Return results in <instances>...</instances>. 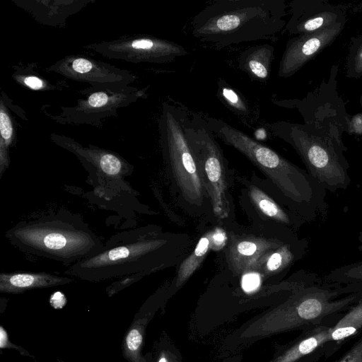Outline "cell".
I'll list each match as a JSON object with an SVG mask.
<instances>
[{
    "mask_svg": "<svg viewBox=\"0 0 362 362\" xmlns=\"http://www.w3.org/2000/svg\"><path fill=\"white\" fill-rule=\"evenodd\" d=\"M341 316L302 331L286 344L276 346L272 357L267 362H317L323 356H328L329 352L336 351V344L329 341V337Z\"/></svg>",
    "mask_w": 362,
    "mask_h": 362,
    "instance_id": "4fadbf2b",
    "label": "cell"
},
{
    "mask_svg": "<svg viewBox=\"0 0 362 362\" xmlns=\"http://www.w3.org/2000/svg\"><path fill=\"white\" fill-rule=\"evenodd\" d=\"M322 279L327 282L355 285L362 288V261L337 267Z\"/></svg>",
    "mask_w": 362,
    "mask_h": 362,
    "instance_id": "4316f807",
    "label": "cell"
},
{
    "mask_svg": "<svg viewBox=\"0 0 362 362\" xmlns=\"http://www.w3.org/2000/svg\"><path fill=\"white\" fill-rule=\"evenodd\" d=\"M148 88L132 86L119 89L90 86L79 90L83 98L78 99L75 105L61 107L59 114L49 117L60 124L102 127L105 119L118 116L119 109L126 107L139 99L147 98Z\"/></svg>",
    "mask_w": 362,
    "mask_h": 362,
    "instance_id": "9c48e42d",
    "label": "cell"
},
{
    "mask_svg": "<svg viewBox=\"0 0 362 362\" xmlns=\"http://www.w3.org/2000/svg\"><path fill=\"white\" fill-rule=\"evenodd\" d=\"M11 77L20 86L35 91H50L58 88L28 66H13Z\"/></svg>",
    "mask_w": 362,
    "mask_h": 362,
    "instance_id": "d4e9b609",
    "label": "cell"
},
{
    "mask_svg": "<svg viewBox=\"0 0 362 362\" xmlns=\"http://www.w3.org/2000/svg\"><path fill=\"white\" fill-rule=\"evenodd\" d=\"M267 127L272 135L293 147L308 173L327 191L335 192L350 185L349 165L339 140L314 133L305 124L277 122Z\"/></svg>",
    "mask_w": 362,
    "mask_h": 362,
    "instance_id": "8992f818",
    "label": "cell"
},
{
    "mask_svg": "<svg viewBox=\"0 0 362 362\" xmlns=\"http://www.w3.org/2000/svg\"><path fill=\"white\" fill-rule=\"evenodd\" d=\"M249 194L258 211L269 218L286 225H300L305 222L301 218L291 217L274 200L255 186L250 187Z\"/></svg>",
    "mask_w": 362,
    "mask_h": 362,
    "instance_id": "7402d4cb",
    "label": "cell"
},
{
    "mask_svg": "<svg viewBox=\"0 0 362 362\" xmlns=\"http://www.w3.org/2000/svg\"><path fill=\"white\" fill-rule=\"evenodd\" d=\"M51 141L59 147L75 155L90 176L96 177L95 190L103 194L107 193V188L124 187L132 189L124 177L132 174L134 166L119 154L93 144L84 146L75 139L65 136L52 133Z\"/></svg>",
    "mask_w": 362,
    "mask_h": 362,
    "instance_id": "30bf717a",
    "label": "cell"
},
{
    "mask_svg": "<svg viewBox=\"0 0 362 362\" xmlns=\"http://www.w3.org/2000/svg\"><path fill=\"white\" fill-rule=\"evenodd\" d=\"M262 285V279L260 274L255 271H250L244 273L241 279V289L247 296H253L259 291Z\"/></svg>",
    "mask_w": 362,
    "mask_h": 362,
    "instance_id": "f1b7e54d",
    "label": "cell"
},
{
    "mask_svg": "<svg viewBox=\"0 0 362 362\" xmlns=\"http://www.w3.org/2000/svg\"><path fill=\"white\" fill-rule=\"evenodd\" d=\"M307 247V241L296 245L284 243L266 255L257 269L267 276L279 274L300 258L305 252Z\"/></svg>",
    "mask_w": 362,
    "mask_h": 362,
    "instance_id": "d6986e66",
    "label": "cell"
},
{
    "mask_svg": "<svg viewBox=\"0 0 362 362\" xmlns=\"http://www.w3.org/2000/svg\"><path fill=\"white\" fill-rule=\"evenodd\" d=\"M17 126L2 98H0V179L11 163L10 149L16 146Z\"/></svg>",
    "mask_w": 362,
    "mask_h": 362,
    "instance_id": "ffe728a7",
    "label": "cell"
},
{
    "mask_svg": "<svg viewBox=\"0 0 362 362\" xmlns=\"http://www.w3.org/2000/svg\"><path fill=\"white\" fill-rule=\"evenodd\" d=\"M21 252L73 265L98 252L103 241L81 215L61 209L18 222L5 233Z\"/></svg>",
    "mask_w": 362,
    "mask_h": 362,
    "instance_id": "277c9868",
    "label": "cell"
},
{
    "mask_svg": "<svg viewBox=\"0 0 362 362\" xmlns=\"http://www.w3.org/2000/svg\"><path fill=\"white\" fill-rule=\"evenodd\" d=\"M336 362H362V336Z\"/></svg>",
    "mask_w": 362,
    "mask_h": 362,
    "instance_id": "4dcf8cb0",
    "label": "cell"
},
{
    "mask_svg": "<svg viewBox=\"0 0 362 362\" xmlns=\"http://www.w3.org/2000/svg\"><path fill=\"white\" fill-rule=\"evenodd\" d=\"M83 47L105 58L134 64L170 63L188 54V51L177 43L147 34L123 36L88 44Z\"/></svg>",
    "mask_w": 362,
    "mask_h": 362,
    "instance_id": "8fae6325",
    "label": "cell"
},
{
    "mask_svg": "<svg viewBox=\"0 0 362 362\" xmlns=\"http://www.w3.org/2000/svg\"><path fill=\"white\" fill-rule=\"evenodd\" d=\"M349 129L357 134H362V114L354 115L349 123Z\"/></svg>",
    "mask_w": 362,
    "mask_h": 362,
    "instance_id": "836d02e7",
    "label": "cell"
},
{
    "mask_svg": "<svg viewBox=\"0 0 362 362\" xmlns=\"http://www.w3.org/2000/svg\"><path fill=\"white\" fill-rule=\"evenodd\" d=\"M74 279L45 272H14L0 274V291L20 293L28 290L44 288L70 284Z\"/></svg>",
    "mask_w": 362,
    "mask_h": 362,
    "instance_id": "e0dca14e",
    "label": "cell"
},
{
    "mask_svg": "<svg viewBox=\"0 0 362 362\" xmlns=\"http://www.w3.org/2000/svg\"><path fill=\"white\" fill-rule=\"evenodd\" d=\"M226 242L225 233L220 228H217L212 231L211 236V248L218 250L222 247Z\"/></svg>",
    "mask_w": 362,
    "mask_h": 362,
    "instance_id": "1f68e13d",
    "label": "cell"
},
{
    "mask_svg": "<svg viewBox=\"0 0 362 362\" xmlns=\"http://www.w3.org/2000/svg\"><path fill=\"white\" fill-rule=\"evenodd\" d=\"M362 329V298L341 315L332 327L329 341L336 345Z\"/></svg>",
    "mask_w": 362,
    "mask_h": 362,
    "instance_id": "44dd1931",
    "label": "cell"
},
{
    "mask_svg": "<svg viewBox=\"0 0 362 362\" xmlns=\"http://www.w3.org/2000/svg\"><path fill=\"white\" fill-rule=\"evenodd\" d=\"M339 16L325 11L310 18H291L286 29L291 34H304L315 32L338 22Z\"/></svg>",
    "mask_w": 362,
    "mask_h": 362,
    "instance_id": "cb8c5ba5",
    "label": "cell"
},
{
    "mask_svg": "<svg viewBox=\"0 0 362 362\" xmlns=\"http://www.w3.org/2000/svg\"><path fill=\"white\" fill-rule=\"evenodd\" d=\"M167 240L150 227L112 235L94 255L79 260L66 274L88 281L117 277H141L156 268L157 255Z\"/></svg>",
    "mask_w": 362,
    "mask_h": 362,
    "instance_id": "5b68a950",
    "label": "cell"
},
{
    "mask_svg": "<svg viewBox=\"0 0 362 362\" xmlns=\"http://www.w3.org/2000/svg\"><path fill=\"white\" fill-rule=\"evenodd\" d=\"M204 117L216 137L244 155L272 181L296 216L310 222L327 214V190L308 172L224 120Z\"/></svg>",
    "mask_w": 362,
    "mask_h": 362,
    "instance_id": "7a4b0ae2",
    "label": "cell"
},
{
    "mask_svg": "<svg viewBox=\"0 0 362 362\" xmlns=\"http://www.w3.org/2000/svg\"><path fill=\"white\" fill-rule=\"evenodd\" d=\"M354 69L357 74H362V44L359 47L355 57Z\"/></svg>",
    "mask_w": 362,
    "mask_h": 362,
    "instance_id": "e575fe53",
    "label": "cell"
},
{
    "mask_svg": "<svg viewBox=\"0 0 362 362\" xmlns=\"http://www.w3.org/2000/svg\"><path fill=\"white\" fill-rule=\"evenodd\" d=\"M274 59V47L272 45H254L239 55L238 68L251 80L265 83L269 78Z\"/></svg>",
    "mask_w": 362,
    "mask_h": 362,
    "instance_id": "ac0fdd59",
    "label": "cell"
},
{
    "mask_svg": "<svg viewBox=\"0 0 362 362\" xmlns=\"http://www.w3.org/2000/svg\"><path fill=\"white\" fill-rule=\"evenodd\" d=\"M283 244L279 240L233 236L228 251V266L235 276L255 271L266 255Z\"/></svg>",
    "mask_w": 362,
    "mask_h": 362,
    "instance_id": "9a60e30c",
    "label": "cell"
},
{
    "mask_svg": "<svg viewBox=\"0 0 362 362\" xmlns=\"http://www.w3.org/2000/svg\"><path fill=\"white\" fill-rule=\"evenodd\" d=\"M1 98L4 100V103L9 109L12 108V110L15 113L18 114L21 118L24 120H28L23 110L11 103V99L8 97L7 94L4 90H1Z\"/></svg>",
    "mask_w": 362,
    "mask_h": 362,
    "instance_id": "d6a6232c",
    "label": "cell"
},
{
    "mask_svg": "<svg viewBox=\"0 0 362 362\" xmlns=\"http://www.w3.org/2000/svg\"><path fill=\"white\" fill-rule=\"evenodd\" d=\"M184 133L194 158L213 211L218 219L227 218L230 207L227 197L226 159L216 136L209 129L204 117L185 110Z\"/></svg>",
    "mask_w": 362,
    "mask_h": 362,
    "instance_id": "52a82bcc",
    "label": "cell"
},
{
    "mask_svg": "<svg viewBox=\"0 0 362 362\" xmlns=\"http://www.w3.org/2000/svg\"><path fill=\"white\" fill-rule=\"evenodd\" d=\"M45 71L98 88H123L136 80V75L128 70L83 54L65 56Z\"/></svg>",
    "mask_w": 362,
    "mask_h": 362,
    "instance_id": "7c38bea8",
    "label": "cell"
},
{
    "mask_svg": "<svg viewBox=\"0 0 362 362\" xmlns=\"http://www.w3.org/2000/svg\"><path fill=\"white\" fill-rule=\"evenodd\" d=\"M154 362H185L180 349L167 334L160 340Z\"/></svg>",
    "mask_w": 362,
    "mask_h": 362,
    "instance_id": "83f0119b",
    "label": "cell"
},
{
    "mask_svg": "<svg viewBox=\"0 0 362 362\" xmlns=\"http://www.w3.org/2000/svg\"><path fill=\"white\" fill-rule=\"evenodd\" d=\"M219 362H243L242 354H236L222 358Z\"/></svg>",
    "mask_w": 362,
    "mask_h": 362,
    "instance_id": "8d00e7d4",
    "label": "cell"
},
{
    "mask_svg": "<svg viewBox=\"0 0 362 362\" xmlns=\"http://www.w3.org/2000/svg\"><path fill=\"white\" fill-rule=\"evenodd\" d=\"M8 345V335L4 329L0 328V346L1 348H7Z\"/></svg>",
    "mask_w": 362,
    "mask_h": 362,
    "instance_id": "d590c367",
    "label": "cell"
},
{
    "mask_svg": "<svg viewBox=\"0 0 362 362\" xmlns=\"http://www.w3.org/2000/svg\"><path fill=\"white\" fill-rule=\"evenodd\" d=\"M362 298L355 285L325 281L322 278L293 292L228 333L218 349L219 358L240 354L255 343L284 332H301L342 315Z\"/></svg>",
    "mask_w": 362,
    "mask_h": 362,
    "instance_id": "6da1fadb",
    "label": "cell"
},
{
    "mask_svg": "<svg viewBox=\"0 0 362 362\" xmlns=\"http://www.w3.org/2000/svg\"><path fill=\"white\" fill-rule=\"evenodd\" d=\"M344 23H336L323 29L291 39L279 62L278 76L287 78L293 75L306 62L331 43L340 33Z\"/></svg>",
    "mask_w": 362,
    "mask_h": 362,
    "instance_id": "5bb4252c",
    "label": "cell"
},
{
    "mask_svg": "<svg viewBox=\"0 0 362 362\" xmlns=\"http://www.w3.org/2000/svg\"><path fill=\"white\" fill-rule=\"evenodd\" d=\"M212 232H209L199 240L194 251L181 264L177 272L175 288L178 289L187 281V279L198 269L205 256L211 248Z\"/></svg>",
    "mask_w": 362,
    "mask_h": 362,
    "instance_id": "603a6c76",
    "label": "cell"
},
{
    "mask_svg": "<svg viewBox=\"0 0 362 362\" xmlns=\"http://www.w3.org/2000/svg\"><path fill=\"white\" fill-rule=\"evenodd\" d=\"M143 328L144 327H134L132 329L127 337L126 345L129 351L134 354L139 353L143 341Z\"/></svg>",
    "mask_w": 362,
    "mask_h": 362,
    "instance_id": "f546056e",
    "label": "cell"
},
{
    "mask_svg": "<svg viewBox=\"0 0 362 362\" xmlns=\"http://www.w3.org/2000/svg\"><path fill=\"white\" fill-rule=\"evenodd\" d=\"M185 109L165 101L158 119L163 157L184 198L200 206L206 194L183 129Z\"/></svg>",
    "mask_w": 362,
    "mask_h": 362,
    "instance_id": "ba28073f",
    "label": "cell"
},
{
    "mask_svg": "<svg viewBox=\"0 0 362 362\" xmlns=\"http://www.w3.org/2000/svg\"><path fill=\"white\" fill-rule=\"evenodd\" d=\"M284 0H214L192 21V35L221 49L233 45L272 40L286 27Z\"/></svg>",
    "mask_w": 362,
    "mask_h": 362,
    "instance_id": "3957f363",
    "label": "cell"
},
{
    "mask_svg": "<svg viewBox=\"0 0 362 362\" xmlns=\"http://www.w3.org/2000/svg\"><path fill=\"white\" fill-rule=\"evenodd\" d=\"M96 0H13L38 23L64 28L67 19Z\"/></svg>",
    "mask_w": 362,
    "mask_h": 362,
    "instance_id": "2e32d148",
    "label": "cell"
},
{
    "mask_svg": "<svg viewBox=\"0 0 362 362\" xmlns=\"http://www.w3.org/2000/svg\"><path fill=\"white\" fill-rule=\"evenodd\" d=\"M217 91L220 100L234 114L242 118L249 117L251 112L244 97L224 80H218Z\"/></svg>",
    "mask_w": 362,
    "mask_h": 362,
    "instance_id": "484cf974",
    "label": "cell"
}]
</instances>
